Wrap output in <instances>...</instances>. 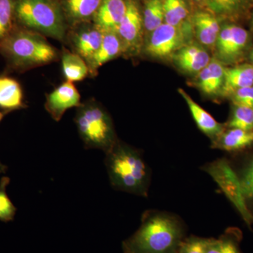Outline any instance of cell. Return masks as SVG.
<instances>
[{
	"instance_id": "obj_36",
	"label": "cell",
	"mask_w": 253,
	"mask_h": 253,
	"mask_svg": "<svg viewBox=\"0 0 253 253\" xmlns=\"http://www.w3.org/2000/svg\"><path fill=\"white\" fill-rule=\"evenodd\" d=\"M251 60H252V61L253 62V50L252 52H251Z\"/></svg>"
},
{
	"instance_id": "obj_28",
	"label": "cell",
	"mask_w": 253,
	"mask_h": 253,
	"mask_svg": "<svg viewBox=\"0 0 253 253\" xmlns=\"http://www.w3.org/2000/svg\"><path fill=\"white\" fill-rule=\"evenodd\" d=\"M238 174L245 201L253 215V155L241 168Z\"/></svg>"
},
{
	"instance_id": "obj_34",
	"label": "cell",
	"mask_w": 253,
	"mask_h": 253,
	"mask_svg": "<svg viewBox=\"0 0 253 253\" xmlns=\"http://www.w3.org/2000/svg\"><path fill=\"white\" fill-rule=\"evenodd\" d=\"M0 169H1V170L2 171V172H4L5 169H5V166H3L1 163H0Z\"/></svg>"
},
{
	"instance_id": "obj_5",
	"label": "cell",
	"mask_w": 253,
	"mask_h": 253,
	"mask_svg": "<svg viewBox=\"0 0 253 253\" xmlns=\"http://www.w3.org/2000/svg\"><path fill=\"white\" fill-rule=\"evenodd\" d=\"M75 123L87 149H101L106 153L117 141L111 118L96 100H88L77 107Z\"/></svg>"
},
{
	"instance_id": "obj_37",
	"label": "cell",
	"mask_w": 253,
	"mask_h": 253,
	"mask_svg": "<svg viewBox=\"0 0 253 253\" xmlns=\"http://www.w3.org/2000/svg\"><path fill=\"white\" fill-rule=\"evenodd\" d=\"M252 26L253 28V18H252Z\"/></svg>"
},
{
	"instance_id": "obj_33",
	"label": "cell",
	"mask_w": 253,
	"mask_h": 253,
	"mask_svg": "<svg viewBox=\"0 0 253 253\" xmlns=\"http://www.w3.org/2000/svg\"><path fill=\"white\" fill-rule=\"evenodd\" d=\"M6 113H7L4 112V111H0V122L2 121L3 118L6 116Z\"/></svg>"
},
{
	"instance_id": "obj_16",
	"label": "cell",
	"mask_w": 253,
	"mask_h": 253,
	"mask_svg": "<svg viewBox=\"0 0 253 253\" xmlns=\"http://www.w3.org/2000/svg\"><path fill=\"white\" fill-rule=\"evenodd\" d=\"M178 91L185 100L190 112L200 130L215 141L224 132V126L218 123L208 111L195 102L194 100L185 91L178 89Z\"/></svg>"
},
{
	"instance_id": "obj_3",
	"label": "cell",
	"mask_w": 253,
	"mask_h": 253,
	"mask_svg": "<svg viewBox=\"0 0 253 253\" xmlns=\"http://www.w3.org/2000/svg\"><path fill=\"white\" fill-rule=\"evenodd\" d=\"M106 166L113 187L138 196H147L149 168L137 150L116 141L106 152Z\"/></svg>"
},
{
	"instance_id": "obj_18",
	"label": "cell",
	"mask_w": 253,
	"mask_h": 253,
	"mask_svg": "<svg viewBox=\"0 0 253 253\" xmlns=\"http://www.w3.org/2000/svg\"><path fill=\"white\" fill-rule=\"evenodd\" d=\"M224 67L223 63L214 58L209 64L198 75V87L206 94H217L222 90L224 81Z\"/></svg>"
},
{
	"instance_id": "obj_21",
	"label": "cell",
	"mask_w": 253,
	"mask_h": 253,
	"mask_svg": "<svg viewBox=\"0 0 253 253\" xmlns=\"http://www.w3.org/2000/svg\"><path fill=\"white\" fill-rule=\"evenodd\" d=\"M253 145V131L230 128L214 141L213 146L224 151H238Z\"/></svg>"
},
{
	"instance_id": "obj_19",
	"label": "cell",
	"mask_w": 253,
	"mask_h": 253,
	"mask_svg": "<svg viewBox=\"0 0 253 253\" xmlns=\"http://www.w3.org/2000/svg\"><path fill=\"white\" fill-rule=\"evenodd\" d=\"M26 107L20 83L14 78L0 76V109L8 113Z\"/></svg>"
},
{
	"instance_id": "obj_24",
	"label": "cell",
	"mask_w": 253,
	"mask_h": 253,
	"mask_svg": "<svg viewBox=\"0 0 253 253\" xmlns=\"http://www.w3.org/2000/svg\"><path fill=\"white\" fill-rule=\"evenodd\" d=\"M208 7L221 16L236 18L253 6V0H207Z\"/></svg>"
},
{
	"instance_id": "obj_2",
	"label": "cell",
	"mask_w": 253,
	"mask_h": 253,
	"mask_svg": "<svg viewBox=\"0 0 253 253\" xmlns=\"http://www.w3.org/2000/svg\"><path fill=\"white\" fill-rule=\"evenodd\" d=\"M0 54L7 68L18 73L55 62L59 56L45 36L18 26L0 43Z\"/></svg>"
},
{
	"instance_id": "obj_29",
	"label": "cell",
	"mask_w": 253,
	"mask_h": 253,
	"mask_svg": "<svg viewBox=\"0 0 253 253\" xmlns=\"http://www.w3.org/2000/svg\"><path fill=\"white\" fill-rule=\"evenodd\" d=\"M227 126L229 128L253 131V109L234 106Z\"/></svg>"
},
{
	"instance_id": "obj_22",
	"label": "cell",
	"mask_w": 253,
	"mask_h": 253,
	"mask_svg": "<svg viewBox=\"0 0 253 253\" xmlns=\"http://www.w3.org/2000/svg\"><path fill=\"white\" fill-rule=\"evenodd\" d=\"M63 73L66 81L79 82L89 76L87 63L81 56L63 48L61 54Z\"/></svg>"
},
{
	"instance_id": "obj_15",
	"label": "cell",
	"mask_w": 253,
	"mask_h": 253,
	"mask_svg": "<svg viewBox=\"0 0 253 253\" xmlns=\"http://www.w3.org/2000/svg\"><path fill=\"white\" fill-rule=\"evenodd\" d=\"M173 55L176 64L182 71L189 73H199L211 61L206 49L198 44L183 46Z\"/></svg>"
},
{
	"instance_id": "obj_17",
	"label": "cell",
	"mask_w": 253,
	"mask_h": 253,
	"mask_svg": "<svg viewBox=\"0 0 253 253\" xmlns=\"http://www.w3.org/2000/svg\"><path fill=\"white\" fill-rule=\"evenodd\" d=\"M193 24L200 43L210 49H214L221 29L217 18L206 11H198L193 17Z\"/></svg>"
},
{
	"instance_id": "obj_38",
	"label": "cell",
	"mask_w": 253,
	"mask_h": 253,
	"mask_svg": "<svg viewBox=\"0 0 253 253\" xmlns=\"http://www.w3.org/2000/svg\"><path fill=\"white\" fill-rule=\"evenodd\" d=\"M56 1H60V0H56Z\"/></svg>"
},
{
	"instance_id": "obj_27",
	"label": "cell",
	"mask_w": 253,
	"mask_h": 253,
	"mask_svg": "<svg viewBox=\"0 0 253 253\" xmlns=\"http://www.w3.org/2000/svg\"><path fill=\"white\" fill-rule=\"evenodd\" d=\"M16 0H0V43L16 27L15 19Z\"/></svg>"
},
{
	"instance_id": "obj_25",
	"label": "cell",
	"mask_w": 253,
	"mask_h": 253,
	"mask_svg": "<svg viewBox=\"0 0 253 253\" xmlns=\"http://www.w3.org/2000/svg\"><path fill=\"white\" fill-rule=\"evenodd\" d=\"M144 28L147 33L156 30L165 23L163 0H147L143 11Z\"/></svg>"
},
{
	"instance_id": "obj_30",
	"label": "cell",
	"mask_w": 253,
	"mask_h": 253,
	"mask_svg": "<svg viewBox=\"0 0 253 253\" xmlns=\"http://www.w3.org/2000/svg\"><path fill=\"white\" fill-rule=\"evenodd\" d=\"M9 183L10 179L7 176H3L0 179V220L4 222L12 221L16 212V208L6 194V186Z\"/></svg>"
},
{
	"instance_id": "obj_10",
	"label": "cell",
	"mask_w": 253,
	"mask_h": 253,
	"mask_svg": "<svg viewBox=\"0 0 253 253\" xmlns=\"http://www.w3.org/2000/svg\"><path fill=\"white\" fill-rule=\"evenodd\" d=\"M103 35L104 32L91 21L71 27L66 38L68 37L73 52L81 56L87 63L99 49Z\"/></svg>"
},
{
	"instance_id": "obj_4",
	"label": "cell",
	"mask_w": 253,
	"mask_h": 253,
	"mask_svg": "<svg viewBox=\"0 0 253 253\" xmlns=\"http://www.w3.org/2000/svg\"><path fill=\"white\" fill-rule=\"evenodd\" d=\"M15 19L20 27L61 42L66 39L67 23L56 0H16Z\"/></svg>"
},
{
	"instance_id": "obj_9",
	"label": "cell",
	"mask_w": 253,
	"mask_h": 253,
	"mask_svg": "<svg viewBox=\"0 0 253 253\" xmlns=\"http://www.w3.org/2000/svg\"><path fill=\"white\" fill-rule=\"evenodd\" d=\"M183 43L184 36L181 27L164 23L150 33L144 51L152 57L164 59L184 46Z\"/></svg>"
},
{
	"instance_id": "obj_13",
	"label": "cell",
	"mask_w": 253,
	"mask_h": 253,
	"mask_svg": "<svg viewBox=\"0 0 253 253\" xmlns=\"http://www.w3.org/2000/svg\"><path fill=\"white\" fill-rule=\"evenodd\" d=\"M127 0H103L92 22L103 32L117 31L126 13Z\"/></svg>"
},
{
	"instance_id": "obj_1",
	"label": "cell",
	"mask_w": 253,
	"mask_h": 253,
	"mask_svg": "<svg viewBox=\"0 0 253 253\" xmlns=\"http://www.w3.org/2000/svg\"><path fill=\"white\" fill-rule=\"evenodd\" d=\"M185 234V226L177 216L161 211H149L143 215L139 229L123 242V251L178 253Z\"/></svg>"
},
{
	"instance_id": "obj_6",
	"label": "cell",
	"mask_w": 253,
	"mask_h": 253,
	"mask_svg": "<svg viewBox=\"0 0 253 253\" xmlns=\"http://www.w3.org/2000/svg\"><path fill=\"white\" fill-rule=\"evenodd\" d=\"M204 169L217 182L226 198L241 214L245 223L251 228L253 225V215L245 201L237 173L232 169L227 160L218 159L206 165Z\"/></svg>"
},
{
	"instance_id": "obj_8",
	"label": "cell",
	"mask_w": 253,
	"mask_h": 253,
	"mask_svg": "<svg viewBox=\"0 0 253 253\" xmlns=\"http://www.w3.org/2000/svg\"><path fill=\"white\" fill-rule=\"evenodd\" d=\"M144 30L139 4L135 0H127L126 14L116 31L122 42L123 53L131 56L140 51Z\"/></svg>"
},
{
	"instance_id": "obj_35",
	"label": "cell",
	"mask_w": 253,
	"mask_h": 253,
	"mask_svg": "<svg viewBox=\"0 0 253 253\" xmlns=\"http://www.w3.org/2000/svg\"><path fill=\"white\" fill-rule=\"evenodd\" d=\"M194 1H197L199 3H207V0H194Z\"/></svg>"
},
{
	"instance_id": "obj_11",
	"label": "cell",
	"mask_w": 253,
	"mask_h": 253,
	"mask_svg": "<svg viewBox=\"0 0 253 253\" xmlns=\"http://www.w3.org/2000/svg\"><path fill=\"white\" fill-rule=\"evenodd\" d=\"M81 94L71 82L66 81L46 94L44 108L51 117L59 122L67 110L81 105Z\"/></svg>"
},
{
	"instance_id": "obj_23",
	"label": "cell",
	"mask_w": 253,
	"mask_h": 253,
	"mask_svg": "<svg viewBox=\"0 0 253 253\" xmlns=\"http://www.w3.org/2000/svg\"><path fill=\"white\" fill-rule=\"evenodd\" d=\"M242 239L243 234L239 229L229 228L218 239L211 238L206 253H242L241 250Z\"/></svg>"
},
{
	"instance_id": "obj_12",
	"label": "cell",
	"mask_w": 253,
	"mask_h": 253,
	"mask_svg": "<svg viewBox=\"0 0 253 253\" xmlns=\"http://www.w3.org/2000/svg\"><path fill=\"white\" fill-rule=\"evenodd\" d=\"M103 0H60L65 20L70 27L91 22Z\"/></svg>"
},
{
	"instance_id": "obj_31",
	"label": "cell",
	"mask_w": 253,
	"mask_h": 253,
	"mask_svg": "<svg viewBox=\"0 0 253 253\" xmlns=\"http://www.w3.org/2000/svg\"><path fill=\"white\" fill-rule=\"evenodd\" d=\"M210 240L195 236L185 238L181 243L178 253H206Z\"/></svg>"
},
{
	"instance_id": "obj_20",
	"label": "cell",
	"mask_w": 253,
	"mask_h": 253,
	"mask_svg": "<svg viewBox=\"0 0 253 253\" xmlns=\"http://www.w3.org/2000/svg\"><path fill=\"white\" fill-rule=\"evenodd\" d=\"M253 85V66L241 65L234 68H225L224 81L221 92L231 95L241 88Z\"/></svg>"
},
{
	"instance_id": "obj_7",
	"label": "cell",
	"mask_w": 253,
	"mask_h": 253,
	"mask_svg": "<svg viewBox=\"0 0 253 253\" xmlns=\"http://www.w3.org/2000/svg\"><path fill=\"white\" fill-rule=\"evenodd\" d=\"M249 41V32L244 28L231 23L224 25L214 46L216 59L222 63H235L244 54Z\"/></svg>"
},
{
	"instance_id": "obj_26",
	"label": "cell",
	"mask_w": 253,
	"mask_h": 253,
	"mask_svg": "<svg viewBox=\"0 0 253 253\" xmlns=\"http://www.w3.org/2000/svg\"><path fill=\"white\" fill-rule=\"evenodd\" d=\"M165 23L181 27L189 16V9L184 0H163Z\"/></svg>"
},
{
	"instance_id": "obj_14",
	"label": "cell",
	"mask_w": 253,
	"mask_h": 253,
	"mask_svg": "<svg viewBox=\"0 0 253 253\" xmlns=\"http://www.w3.org/2000/svg\"><path fill=\"white\" fill-rule=\"evenodd\" d=\"M123 53L122 42L118 33L115 31H104L99 49L87 63L89 76L95 77L101 66Z\"/></svg>"
},
{
	"instance_id": "obj_32",
	"label": "cell",
	"mask_w": 253,
	"mask_h": 253,
	"mask_svg": "<svg viewBox=\"0 0 253 253\" xmlns=\"http://www.w3.org/2000/svg\"><path fill=\"white\" fill-rule=\"evenodd\" d=\"M231 97L234 106L253 109V85L237 89L231 94Z\"/></svg>"
}]
</instances>
